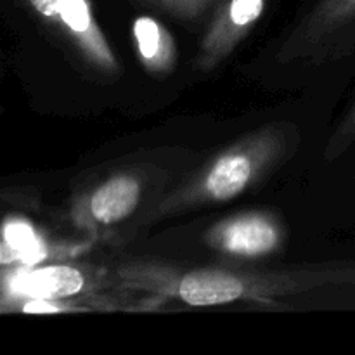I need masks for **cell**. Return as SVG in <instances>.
<instances>
[{"mask_svg":"<svg viewBox=\"0 0 355 355\" xmlns=\"http://www.w3.org/2000/svg\"><path fill=\"white\" fill-rule=\"evenodd\" d=\"M114 276L127 290L177 298L191 307H215L234 302H270L272 298L321 288H355V262L259 274L225 269H194L175 274L155 266L130 263L121 267Z\"/></svg>","mask_w":355,"mask_h":355,"instance_id":"obj_1","label":"cell"},{"mask_svg":"<svg viewBox=\"0 0 355 355\" xmlns=\"http://www.w3.org/2000/svg\"><path fill=\"white\" fill-rule=\"evenodd\" d=\"M290 134L279 125L262 128L218 155L203 172L159 203L156 217L224 203L262 179L286 153Z\"/></svg>","mask_w":355,"mask_h":355,"instance_id":"obj_2","label":"cell"},{"mask_svg":"<svg viewBox=\"0 0 355 355\" xmlns=\"http://www.w3.org/2000/svg\"><path fill=\"white\" fill-rule=\"evenodd\" d=\"M355 51V0H319L281 47V62H324Z\"/></svg>","mask_w":355,"mask_h":355,"instance_id":"obj_3","label":"cell"},{"mask_svg":"<svg viewBox=\"0 0 355 355\" xmlns=\"http://www.w3.org/2000/svg\"><path fill=\"white\" fill-rule=\"evenodd\" d=\"M97 274L90 276L85 269L66 263L19 269L3 274L2 309L26 300H49L69 304V300L89 297L94 290H99ZM73 305V304H71Z\"/></svg>","mask_w":355,"mask_h":355,"instance_id":"obj_4","label":"cell"},{"mask_svg":"<svg viewBox=\"0 0 355 355\" xmlns=\"http://www.w3.org/2000/svg\"><path fill=\"white\" fill-rule=\"evenodd\" d=\"M144 182L137 173H116L94 187L75 205L71 217L78 227L101 231L113 227L137 210Z\"/></svg>","mask_w":355,"mask_h":355,"instance_id":"obj_5","label":"cell"},{"mask_svg":"<svg viewBox=\"0 0 355 355\" xmlns=\"http://www.w3.org/2000/svg\"><path fill=\"white\" fill-rule=\"evenodd\" d=\"M284 232L276 217L263 211L234 215L208 229L210 248L241 259L270 255L283 246Z\"/></svg>","mask_w":355,"mask_h":355,"instance_id":"obj_6","label":"cell"},{"mask_svg":"<svg viewBox=\"0 0 355 355\" xmlns=\"http://www.w3.org/2000/svg\"><path fill=\"white\" fill-rule=\"evenodd\" d=\"M267 0H225L200 45L196 66L211 71L232 54L266 10Z\"/></svg>","mask_w":355,"mask_h":355,"instance_id":"obj_7","label":"cell"},{"mask_svg":"<svg viewBox=\"0 0 355 355\" xmlns=\"http://www.w3.org/2000/svg\"><path fill=\"white\" fill-rule=\"evenodd\" d=\"M59 26L69 35L83 58L104 73L118 71V61L92 14L89 0H59Z\"/></svg>","mask_w":355,"mask_h":355,"instance_id":"obj_8","label":"cell"},{"mask_svg":"<svg viewBox=\"0 0 355 355\" xmlns=\"http://www.w3.org/2000/svg\"><path fill=\"white\" fill-rule=\"evenodd\" d=\"M134 40L142 66L149 73L163 75L175 66L177 51L170 31L155 17L141 16L134 21Z\"/></svg>","mask_w":355,"mask_h":355,"instance_id":"obj_9","label":"cell"},{"mask_svg":"<svg viewBox=\"0 0 355 355\" xmlns=\"http://www.w3.org/2000/svg\"><path fill=\"white\" fill-rule=\"evenodd\" d=\"M44 241L31 229L30 224L21 220H9L3 225V241L0 259L2 266L7 267L14 262H23L31 266L44 257Z\"/></svg>","mask_w":355,"mask_h":355,"instance_id":"obj_10","label":"cell"},{"mask_svg":"<svg viewBox=\"0 0 355 355\" xmlns=\"http://www.w3.org/2000/svg\"><path fill=\"white\" fill-rule=\"evenodd\" d=\"M355 142V103L349 110V113L343 116V120L340 121V125L336 127V130L333 132L331 139H329L328 146H326L324 158L328 162L338 158L340 155L347 151Z\"/></svg>","mask_w":355,"mask_h":355,"instance_id":"obj_11","label":"cell"},{"mask_svg":"<svg viewBox=\"0 0 355 355\" xmlns=\"http://www.w3.org/2000/svg\"><path fill=\"white\" fill-rule=\"evenodd\" d=\"M166 12L182 19H194L201 16L215 0H149Z\"/></svg>","mask_w":355,"mask_h":355,"instance_id":"obj_12","label":"cell"},{"mask_svg":"<svg viewBox=\"0 0 355 355\" xmlns=\"http://www.w3.org/2000/svg\"><path fill=\"white\" fill-rule=\"evenodd\" d=\"M38 16L45 17V19L52 21V23L59 24V0H28Z\"/></svg>","mask_w":355,"mask_h":355,"instance_id":"obj_13","label":"cell"}]
</instances>
